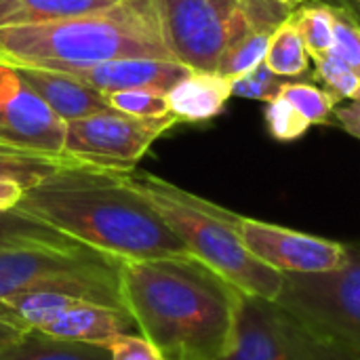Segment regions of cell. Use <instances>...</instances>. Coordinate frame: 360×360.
Masks as SVG:
<instances>
[{
  "mask_svg": "<svg viewBox=\"0 0 360 360\" xmlns=\"http://www.w3.org/2000/svg\"><path fill=\"white\" fill-rule=\"evenodd\" d=\"M17 211L116 262L194 257L129 171L63 162L23 192Z\"/></svg>",
  "mask_w": 360,
  "mask_h": 360,
  "instance_id": "cell-1",
  "label": "cell"
},
{
  "mask_svg": "<svg viewBox=\"0 0 360 360\" xmlns=\"http://www.w3.org/2000/svg\"><path fill=\"white\" fill-rule=\"evenodd\" d=\"M122 306L165 360H219L243 291L196 257L118 262Z\"/></svg>",
  "mask_w": 360,
  "mask_h": 360,
  "instance_id": "cell-2",
  "label": "cell"
},
{
  "mask_svg": "<svg viewBox=\"0 0 360 360\" xmlns=\"http://www.w3.org/2000/svg\"><path fill=\"white\" fill-rule=\"evenodd\" d=\"M110 59H167L154 0L118 4L51 23L0 27V61L46 70L86 68Z\"/></svg>",
  "mask_w": 360,
  "mask_h": 360,
  "instance_id": "cell-3",
  "label": "cell"
},
{
  "mask_svg": "<svg viewBox=\"0 0 360 360\" xmlns=\"http://www.w3.org/2000/svg\"><path fill=\"white\" fill-rule=\"evenodd\" d=\"M129 179L198 262L245 295L276 302L283 289V272L272 270L245 247L238 234L240 215L150 173L129 171Z\"/></svg>",
  "mask_w": 360,
  "mask_h": 360,
  "instance_id": "cell-4",
  "label": "cell"
},
{
  "mask_svg": "<svg viewBox=\"0 0 360 360\" xmlns=\"http://www.w3.org/2000/svg\"><path fill=\"white\" fill-rule=\"evenodd\" d=\"M68 293L122 308L118 262L80 249L0 251V302L25 293Z\"/></svg>",
  "mask_w": 360,
  "mask_h": 360,
  "instance_id": "cell-5",
  "label": "cell"
},
{
  "mask_svg": "<svg viewBox=\"0 0 360 360\" xmlns=\"http://www.w3.org/2000/svg\"><path fill=\"white\" fill-rule=\"evenodd\" d=\"M346 247L348 262L340 270L283 274L276 304L325 344L360 360V247Z\"/></svg>",
  "mask_w": 360,
  "mask_h": 360,
  "instance_id": "cell-6",
  "label": "cell"
},
{
  "mask_svg": "<svg viewBox=\"0 0 360 360\" xmlns=\"http://www.w3.org/2000/svg\"><path fill=\"white\" fill-rule=\"evenodd\" d=\"M219 360H354L325 344L281 304L245 295L234 335Z\"/></svg>",
  "mask_w": 360,
  "mask_h": 360,
  "instance_id": "cell-7",
  "label": "cell"
},
{
  "mask_svg": "<svg viewBox=\"0 0 360 360\" xmlns=\"http://www.w3.org/2000/svg\"><path fill=\"white\" fill-rule=\"evenodd\" d=\"M0 306L19 319L25 329L65 342L105 348L112 338L137 329L127 310L68 293H25L2 300Z\"/></svg>",
  "mask_w": 360,
  "mask_h": 360,
  "instance_id": "cell-8",
  "label": "cell"
},
{
  "mask_svg": "<svg viewBox=\"0 0 360 360\" xmlns=\"http://www.w3.org/2000/svg\"><path fill=\"white\" fill-rule=\"evenodd\" d=\"M175 122V116L133 118L116 110L93 114L68 122L63 154L101 169L133 171L150 146Z\"/></svg>",
  "mask_w": 360,
  "mask_h": 360,
  "instance_id": "cell-9",
  "label": "cell"
},
{
  "mask_svg": "<svg viewBox=\"0 0 360 360\" xmlns=\"http://www.w3.org/2000/svg\"><path fill=\"white\" fill-rule=\"evenodd\" d=\"M240 0H154L162 40L190 72H217Z\"/></svg>",
  "mask_w": 360,
  "mask_h": 360,
  "instance_id": "cell-10",
  "label": "cell"
},
{
  "mask_svg": "<svg viewBox=\"0 0 360 360\" xmlns=\"http://www.w3.org/2000/svg\"><path fill=\"white\" fill-rule=\"evenodd\" d=\"M238 234L245 247L266 266L283 274H319L346 266L344 243L295 232L283 226L238 217Z\"/></svg>",
  "mask_w": 360,
  "mask_h": 360,
  "instance_id": "cell-11",
  "label": "cell"
},
{
  "mask_svg": "<svg viewBox=\"0 0 360 360\" xmlns=\"http://www.w3.org/2000/svg\"><path fill=\"white\" fill-rule=\"evenodd\" d=\"M68 122L25 84L15 65L0 61V139L46 154H63Z\"/></svg>",
  "mask_w": 360,
  "mask_h": 360,
  "instance_id": "cell-12",
  "label": "cell"
},
{
  "mask_svg": "<svg viewBox=\"0 0 360 360\" xmlns=\"http://www.w3.org/2000/svg\"><path fill=\"white\" fill-rule=\"evenodd\" d=\"M63 72L101 93L146 89L162 95H167L179 80L190 74L186 65L167 59H110L86 68H70Z\"/></svg>",
  "mask_w": 360,
  "mask_h": 360,
  "instance_id": "cell-13",
  "label": "cell"
},
{
  "mask_svg": "<svg viewBox=\"0 0 360 360\" xmlns=\"http://www.w3.org/2000/svg\"><path fill=\"white\" fill-rule=\"evenodd\" d=\"M15 70L25 80V84L34 89L46 101V105L65 122L114 110L108 103L105 93L76 80L65 72L30 65H15Z\"/></svg>",
  "mask_w": 360,
  "mask_h": 360,
  "instance_id": "cell-14",
  "label": "cell"
},
{
  "mask_svg": "<svg viewBox=\"0 0 360 360\" xmlns=\"http://www.w3.org/2000/svg\"><path fill=\"white\" fill-rule=\"evenodd\" d=\"M230 97L232 82L217 72H190L167 93L177 122H207L224 112Z\"/></svg>",
  "mask_w": 360,
  "mask_h": 360,
  "instance_id": "cell-15",
  "label": "cell"
},
{
  "mask_svg": "<svg viewBox=\"0 0 360 360\" xmlns=\"http://www.w3.org/2000/svg\"><path fill=\"white\" fill-rule=\"evenodd\" d=\"M120 0H0V27L36 25L105 11Z\"/></svg>",
  "mask_w": 360,
  "mask_h": 360,
  "instance_id": "cell-16",
  "label": "cell"
},
{
  "mask_svg": "<svg viewBox=\"0 0 360 360\" xmlns=\"http://www.w3.org/2000/svg\"><path fill=\"white\" fill-rule=\"evenodd\" d=\"M72 158L42 156V154H15L0 156V211L17 209L23 192L44 179L63 162Z\"/></svg>",
  "mask_w": 360,
  "mask_h": 360,
  "instance_id": "cell-17",
  "label": "cell"
},
{
  "mask_svg": "<svg viewBox=\"0 0 360 360\" xmlns=\"http://www.w3.org/2000/svg\"><path fill=\"white\" fill-rule=\"evenodd\" d=\"M0 360H110V352L103 346L65 342L27 331L0 348Z\"/></svg>",
  "mask_w": 360,
  "mask_h": 360,
  "instance_id": "cell-18",
  "label": "cell"
},
{
  "mask_svg": "<svg viewBox=\"0 0 360 360\" xmlns=\"http://www.w3.org/2000/svg\"><path fill=\"white\" fill-rule=\"evenodd\" d=\"M84 245L74 243L65 234L57 232L49 224L25 215L17 209L0 211V251L13 249H80Z\"/></svg>",
  "mask_w": 360,
  "mask_h": 360,
  "instance_id": "cell-19",
  "label": "cell"
},
{
  "mask_svg": "<svg viewBox=\"0 0 360 360\" xmlns=\"http://www.w3.org/2000/svg\"><path fill=\"white\" fill-rule=\"evenodd\" d=\"M310 55L297 25L289 19L270 38L264 63L278 76H297L308 70Z\"/></svg>",
  "mask_w": 360,
  "mask_h": 360,
  "instance_id": "cell-20",
  "label": "cell"
},
{
  "mask_svg": "<svg viewBox=\"0 0 360 360\" xmlns=\"http://www.w3.org/2000/svg\"><path fill=\"white\" fill-rule=\"evenodd\" d=\"M291 21L297 25L306 51L312 59L325 57L333 49V6L314 4L304 6L291 15Z\"/></svg>",
  "mask_w": 360,
  "mask_h": 360,
  "instance_id": "cell-21",
  "label": "cell"
},
{
  "mask_svg": "<svg viewBox=\"0 0 360 360\" xmlns=\"http://www.w3.org/2000/svg\"><path fill=\"white\" fill-rule=\"evenodd\" d=\"M270 38H272V34H268V32H249V34L228 42L221 53L217 74L224 78H236V76L253 70L255 65L264 63L268 46H270Z\"/></svg>",
  "mask_w": 360,
  "mask_h": 360,
  "instance_id": "cell-22",
  "label": "cell"
},
{
  "mask_svg": "<svg viewBox=\"0 0 360 360\" xmlns=\"http://www.w3.org/2000/svg\"><path fill=\"white\" fill-rule=\"evenodd\" d=\"M281 97H285L310 124H327L335 103L340 101L333 93L308 82H285Z\"/></svg>",
  "mask_w": 360,
  "mask_h": 360,
  "instance_id": "cell-23",
  "label": "cell"
},
{
  "mask_svg": "<svg viewBox=\"0 0 360 360\" xmlns=\"http://www.w3.org/2000/svg\"><path fill=\"white\" fill-rule=\"evenodd\" d=\"M108 103L127 116L133 118H165L173 116L169 110L167 95L156 93V91H146V89H129V91H116V93H105Z\"/></svg>",
  "mask_w": 360,
  "mask_h": 360,
  "instance_id": "cell-24",
  "label": "cell"
},
{
  "mask_svg": "<svg viewBox=\"0 0 360 360\" xmlns=\"http://www.w3.org/2000/svg\"><path fill=\"white\" fill-rule=\"evenodd\" d=\"M333 55L360 78V21L348 6H333Z\"/></svg>",
  "mask_w": 360,
  "mask_h": 360,
  "instance_id": "cell-25",
  "label": "cell"
},
{
  "mask_svg": "<svg viewBox=\"0 0 360 360\" xmlns=\"http://www.w3.org/2000/svg\"><path fill=\"white\" fill-rule=\"evenodd\" d=\"M230 82H232V97H245L257 101L276 99L285 84V80H281V76L274 74L266 63H259L253 70L236 78H230Z\"/></svg>",
  "mask_w": 360,
  "mask_h": 360,
  "instance_id": "cell-26",
  "label": "cell"
},
{
  "mask_svg": "<svg viewBox=\"0 0 360 360\" xmlns=\"http://www.w3.org/2000/svg\"><path fill=\"white\" fill-rule=\"evenodd\" d=\"M266 124H268L270 135L274 139H278V141H295V139H300L312 127L281 95L276 99L268 101V108H266Z\"/></svg>",
  "mask_w": 360,
  "mask_h": 360,
  "instance_id": "cell-27",
  "label": "cell"
},
{
  "mask_svg": "<svg viewBox=\"0 0 360 360\" xmlns=\"http://www.w3.org/2000/svg\"><path fill=\"white\" fill-rule=\"evenodd\" d=\"M314 63H316V74L327 84L329 93H333L338 99H354L360 89V78L352 68H348L333 53L314 59Z\"/></svg>",
  "mask_w": 360,
  "mask_h": 360,
  "instance_id": "cell-28",
  "label": "cell"
},
{
  "mask_svg": "<svg viewBox=\"0 0 360 360\" xmlns=\"http://www.w3.org/2000/svg\"><path fill=\"white\" fill-rule=\"evenodd\" d=\"M110 360H165L152 342L139 333H120L108 342Z\"/></svg>",
  "mask_w": 360,
  "mask_h": 360,
  "instance_id": "cell-29",
  "label": "cell"
},
{
  "mask_svg": "<svg viewBox=\"0 0 360 360\" xmlns=\"http://www.w3.org/2000/svg\"><path fill=\"white\" fill-rule=\"evenodd\" d=\"M27 331L30 329H25V325L19 319H15L6 308L0 306V348L15 342V340H19Z\"/></svg>",
  "mask_w": 360,
  "mask_h": 360,
  "instance_id": "cell-30",
  "label": "cell"
},
{
  "mask_svg": "<svg viewBox=\"0 0 360 360\" xmlns=\"http://www.w3.org/2000/svg\"><path fill=\"white\" fill-rule=\"evenodd\" d=\"M335 118L338 122L352 135L360 139V101H354L350 99L348 105H342L335 110Z\"/></svg>",
  "mask_w": 360,
  "mask_h": 360,
  "instance_id": "cell-31",
  "label": "cell"
},
{
  "mask_svg": "<svg viewBox=\"0 0 360 360\" xmlns=\"http://www.w3.org/2000/svg\"><path fill=\"white\" fill-rule=\"evenodd\" d=\"M15 154H40V152H34V150H27V148H21V146L0 139V156H15ZM42 156H46V154H42Z\"/></svg>",
  "mask_w": 360,
  "mask_h": 360,
  "instance_id": "cell-32",
  "label": "cell"
},
{
  "mask_svg": "<svg viewBox=\"0 0 360 360\" xmlns=\"http://www.w3.org/2000/svg\"><path fill=\"white\" fill-rule=\"evenodd\" d=\"M348 8L356 15V19L360 21V0H350V6Z\"/></svg>",
  "mask_w": 360,
  "mask_h": 360,
  "instance_id": "cell-33",
  "label": "cell"
},
{
  "mask_svg": "<svg viewBox=\"0 0 360 360\" xmlns=\"http://www.w3.org/2000/svg\"><path fill=\"white\" fill-rule=\"evenodd\" d=\"M281 2H289V4H297V2H302V0H281Z\"/></svg>",
  "mask_w": 360,
  "mask_h": 360,
  "instance_id": "cell-34",
  "label": "cell"
},
{
  "mask_svg": "<svg viewBox=\"0 0 360 360\" xmlns=\"http://www.w3.org/2000/svg\"><path fill=\"white\" fill-rule=\"evenodd\" d=\"M354 101H360V89H359V93L354 95Z\"/></svg>",
  "mask_w": 360,
  "mask_h": 360,
  "instance_id": "cell-35",
  "label": "cell"
}]
</instances>
